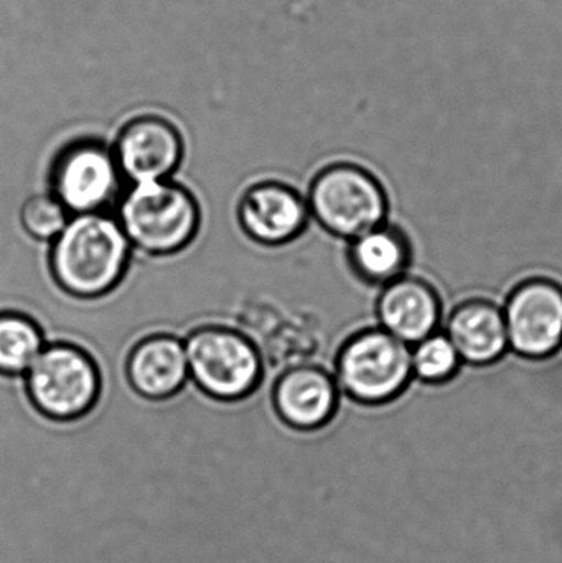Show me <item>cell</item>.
<instances>
[{"label": "cell", "mask_w": 562, "mask_h": 563, "mask_svg": "<svg viewBox=\"0 0 562 563\" xmlns=\"http://www.w3.org/2000/svg\"><path fill=\"white\" fill-rule=\"evenodd\" d=\"M444 331L462 363L484 367L510 351L504 307L491 298H465L445 317Z\"/></svg>", "instance_id": "cell-14"}, {"label": "cell", "mask_w": 562, "mask_h": 563, "mask_svg": "<svg viewBox=\"0 0 562 563\" xmlns=\"http://www.w3.org/2000/svg\"><path fill=\"white\" fill-rule=\"evenodd\" d=\"M375 308L378 327L409 346L441 330L444 320L441 295L434 285L409 274L385 285Z\"/></svg>", "instance_id": "cell-13"}, {"label": "cell", "mask_w": 562, "mask_h": 563, "mask_svg": "<svg viewBox=\"0 0 562 563\" xmlns=\"http://www.w3.org/2000/svg\"><path fill=\"white\" fill-rule=\"evenodd\" d=\"M313 223L349 241L388 223L389 200L373 172L355 162H332L310 178L306 191Z\"/></svg>", "instance_id": "cell-4"}, {"label": "cell", "mask_w": 562, "mask_h": 563, "mask_svg": "<svg viewBox=\"0 0 562 563\" xmlns=\"http://www.w3.org/2000/svg\"><path fill=\"white\" fill-rule=\"evenodd\" d=\"M190 380L218 402H236L256 393L266 376L260 346L227 323L203 321L184 334Z\"/></svg>", "instance_id": "cell-3"}, {"label": "cell", "mask_w": 562, "mask_h": 563, "mask_svg": "<svg viewBox=\"0 0 562 563\" xmlns=\"http://www.w3.org/2000/svg\"><path fill=\"white\" fill-rule=\"evenodd\" d=\"M132 254L134 247L114 213L76 214L48 244L46 263L63 294L76 300H99L122 284Z\"/></svg>", "instance_id": "cell-1"}, {"label": "cell", "mask_w": 562, "mask_h": 563, "mask_svg": "<svg viewBox=\"0 0 562 563\" xmlns=\"http://www.w3.org/2000/svg\"><path fill=\"white\" fill-rule=\"evenodd\" d=\"M45 184L71 217L114 213L128 188L112 145L96 137H79L58 148L46 167Z\"/></svg>", "instance_id": "cell-7"}, {"label": "cell", "mask_w": 562, "mask_h": 563, "mask_svg": "<svg viewBox=\"0 0 562 563\" xmlns=\"http://www.w3.org/2000/svg\"><path fill=\"white\" fill-rule=\"evenodd\" d=\"M69 211L46 188L32 191L19 205V223L23 233L36 243L49 244L68 224Z\"/></svg>", "instance_id": "cell-18"}, {"label": "cell", "mask_w": 562, "mask_h": 563, "mask_svg": "<svg viewBox=\"0 0 562 563\" xmlns=\"http://www.w3.org/2000/svg\"><path fill=\"white\" fill-rule=\"evenodd\" d=\"M452 341L444 331L439 330L431 336L411 346V366L415 379L429 386H442L458 376L462 367Z\"/></svg>", "instance_id": "cell-17"}, {"label": "cell", "mask_w": 562, "mask_h": 563, "mask_svg": "<svg viewBox=\"0 0 562 563\" xmlns=\"http://www.w3.org/2000/svg\"><path fill=\"white\" fill-rule=\"evenodd\" d=\"M134 279L137 280V277L134 276ZM137 285L144 298L148 324L147 330L131 344L125 354V380L142 399L161 402L177 396L190 383L187 351L181 338L184 334L152 330L147 300L139 280Z\"/></svg>", "instance_id": "cell-11"}, {"label": "cell", "mask_w": 562, "mask_h": 563, "mask_svg": "<svg viewBox=\"0 0 562 563\" xmlns=\"http://www.w3.org/2000/svg\"><path fill=\"white\" fill-rule=\"evenodd\" d=\"M114 214L132 247L151 257L181 253L201 228L200 201L175 178L128 185Z\"/></svg>", "instance_id": "cell-2"}, {"label": "cell", "mask_w": 562, "mask_h": 563, "mask_svg": "<svg viewBox=\"0 0 562 563\" xmlns=\"http://www.w3.org/2000/svg\"><path fill=\"white\" fill-rule=\"evenodd\" d=\"M411 261V241L396 224L373 228L346 244V263L353 276L375 287L406 276Z\"/></svg>", "instance_id": "cell-15"}, {"label": "cell", "mask_w": 562, "mask_h": 563, "mask_svg": "<svg viewBox=\"0 0 562 563\" xmlns=\"http://www.w3.org/2000/svg\"><path fill=\"white\" fill-rule=\"evenodd\" d=\"M48 344L32 314L16 308L0 310V376L23 377Z\"/></svg>", "instance_id": "cell-16"}, {"label": "cell", "mask_w": 562, "mask_h": 563, "mask_svg": "<svg viewBox=\"0 0 562 563\" xmlns=\"http://www.w3.org/2000/svg\"><path fill=\"white\" fill-rule=\"evenodd\" d=\"M333 377L342 396L352 402L385 406L401 397L415 379L411 346L378 324L362 328L337 350Z\"/></svg>", "instance_id": "cell-6"}, {"label": "cell", "mask_w": 562, "mask_h": 563, "mask_svg": "<svg viewBox=\"0 0 562 563\" xmlns=\"http://www.w3.org/2000/svg\"><path fill=\"white\" fill-rule=\"evenodd\" d=\"M271 399L277 417L289 429L312 433L327 429L337 419L342 393L326 366L302 363L274 376Z\"/></svg>", "instance_id": "cell-12"}, {"label": "cell", "mask_w": 562, "mask_h": 563, "mask_svg": "<svg viewBox=\"0 0 562 563\" xmlns=\"http://www.w3.org/2000/svg\"><path fill=\"white\" fill-rule=\"evenodd\" d=\"M23 389L30 406L43 419L76 422L101 399V367L86 347L52 340L23 376Z\"/></svg>", "instance_id": "cell-5"}, {"label": "cell", "mask_w": 562, "mask_h": 563, "mask_svg": "<svg viewBox=\"0 0 562 563\" xmlns=\"http://www.w3.org/2000/svg\"><path fill=\"white\" fill-rule=\"evenodd\" d=\"M286 178L280 172H267L251 180L238 198V224L260 246H286L299 240L312 221L306 194Z\"/></svg>", "instance_id": "cell-8"}, {"label": "cell", "mask_w": 562, "mask_h": 563, "mask_svg": "<svg viewBox=\"0 0 562 563\" xmlns=\"http://www.w3.org/2000/svg\"><path fill=\"white\" fill-rule=\"evenodd\" d=\"M112 152L128 185L170 180L184 164L187 142L174 122L145 114L122 125Z\"/></svg>", "instance_id": "cell-10"}, {"label": "cell", "mask_w": 562, "mask_h": 563, "mask_svg": "<svg viewBox=\"0 0 562 563\" xmlns=\"http://www.w3.org/2000/svg\"><path fill=\"white\" fill-rule=\"evenodd\" d=\"M504 314L510 351L525 360L553 357L562 347V284L535 276L518 282Z\"/></svg>", "instance_id": "cell-9"}]
</instances>
